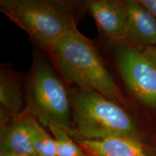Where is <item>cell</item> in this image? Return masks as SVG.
Segmentation results:
<instances>
[{
    "label": "cell",
    "mask_w": 156,
    "mask_h": 156,
    "mask_svg": "<svg viewBox=\"0 0 156 156\" xmlns=\"http://www.w3.org/2000/svg\"><path fill=\"white\" fill-rule=\"evenodd\" d=\"M48 54L69 83L94 90L120 105L126 104L95 45L77 26L58 39Z\"/></svg>",
    "instance_id": "obj_1"
},
{
    "label": "cell",
    "mask_w": 156,
    "mask_h": 156,
    "mask_svg": "<svg viewBox=\"0 0 156 156\" xmlns=\"http://www.w3.org/2000/svg\"><path fill=\"white\" fill-rule=\"evenodd\" d=\"M69 94L73 121L69 134L77 140L111 137L138 140L139 127L120 104L85 87L72 89Z\"/></svg>",
    "instance_id": "obj_2"
},
{
    "label": "cell",
    "mask_w": 156,
    "mask_h": 156,
    "mask_svg": "<svg viewBox=\"0 0 156 156\" xmlns=\"http://www.w3.org/2000/svg\"><path fill=\"white\" fill-rule=\"evenodd\" d=\"M0 11L48 53L58 39L76 26L73 5L67 1L1 0Z\"/></svg>",
    "instance_id": "obj_3"
},
{
    "label": "cell",
    "mask_w": 156,
    "mask_h": 156,
    "mask_svg": "<svg viewBox=\"0 0 156 156\" xmlns=\"http://www.w3.org/2000/svg\"><path fill=\"white\" fill-rule=\"evenodd\" d=\"M25 100L23 112L47 127L51 124L70 134L73 121L69 93L53 69L38 58L34 61Z\"/></svg>",
    "instance_id": "obj_4"
},
{
    "label": "cell",
    "mask_w": 156,
    "mask_h": 156,
    "mask_svg": "<svg viewBox=\"0 0 156 156\" xmlns=\"http://www.w3.org/2000/svg\"><path fill=\"white\" fill-rule=\"evenodd\" d=\"M121 75L134 95L146 106L156 108V67L136 48L121 46L116 53Z\"/></svg>",
    "instance_id": "obj_5"
},
{
    "label": "cell",
    "mask_w": 156,
    "mask_h": 156,
    "mask_svg": "<svg viewBox=\"0 0 156 156\" xmlns=\"http://www.w3.org/2000/svg\"><path fill=\"white\" fill-rule=\"evenodd\" d=\"M83 5L94 19L103 36L114 42H121L127 38L125 2L88 0Z\"/></svg>",
    "instance_id": "obj_6"
},
{
    "label": "cell",
    "mask_w": 156,
    "mask_h": 156,
    "mask_svg": "<svg viewBox=\"0 0 156 156\" xmlns=\"http://www.w3.org/2000/svg\"><path fill=\"white\" fill-rule=\"evenodd\" d=\"M127 38L146 47L156 46V17L140 1H125Z\"/></svg>",
    "instance_id": "obj_7"
},
{
    "label": "cell",
    "mask_w": 156,
    "mask_h": 156,
    "mask_svg": "<svg viewBox=\"0 0 156 156\" xmlns=\"http://www.w3.org/2000/svg\"><path fill=\"white\" fill-rule=\"evenodd\" d=\"M0 153L36 155L33 146L28 114L25 112L1 126Z\"/></svg>",
    "instance_id": "obj_8"
},
{
    "label": "cell",
    "mask_w": 156,
    "mask_h": 156,
    "mask_svg": "<svg viewBox=\"0 0 156 156\" xmlns=\"http://www.w3.org/2000/svg\"><path fill=\"white\" fill-rule=\"evenodd\" d=\"M23 95L20 80L10 68L2 67L0 73L1 126L23 112Z\"/></svg>",
    "instance_id": "obj_9"
},
{
    "label": "cell",
    "mask_w": 156,
    "mask_h": 156,
    "mask_svg": "<svg viewBox=\"0 0 156 156\" xmlns=\"http://www.w3.org/2000/svg\"><path fill=\"white\" fill-rule=\"evenodd\" d=\"M89 156H146L139 140L111 137L99 140H77Z\"/></svg>",
    "instance_id": "obj_10"
},
{
    "label": "cell",
    "mask_w": 156,
    "mask_h": 156,
    "mask_svg": "<svg viewBox=\"0 0 156 156\" xmlns=\"http://www.w3.org/2000/svg\"><path fill=\"white\" fill-rule=\"evenodd\" d=\"M28 114L31 137L35 153L37 156H56V142L53 136H51L38 124L35 117Z\"/></svg>",
    "instance_id": "obj_11"
},
{
    "label": "cell",
    "mask_w": 156,
    "mask_h": 156,
    "mask_svg": "<svg viewBox=\"0 0 156 156\" xmlns=\"http://www.w3.org/2000/svg\"><path fill=\"white\" fill-rule=\"evenodd\" d=\"M48 128L55 140L56 156H89L67 131L51 124Z\"/></svg>",
    "instance_id": "obj_12"
},
{
    "label": "cell",
    "mask_w": 156,
    "mask_h": 156,
    "mask_svg": "<svg viewBox=\"0 0 156 156\" xmlns=\"http://www.w3.org/2000/svg\"><path fill=\"white\" fill-rule=\"evenodd\" d=\"M142 53L156 67V46L146 47L142 51Z\"/></svg>",
    "instance_id": "obj_13"
},
{
    "label": "cell",
    "mask_w": 156,
    "mask_h": 156,
    "mask_svg": "<svg viewBox=\"0 0 156 156\" xmlns=\"http://www.w3.org/2000/svg\"><path fill=\"white\" fill-rule=\"evenodd\" d=\"M140 2L145 6L153 15L156 17V0H140Z\"/></svg>",
    "instance_id": "obj_14"
},
{
    "label": "cell",
    "mask_w": 156,
    "mask_h": 156,
    "mask_svg": "<svg viewBox=\"0 0 156 156\" xmlns=\"http://www.w3.org/2000/svg\"><path fill=\"white\" fill-rule=\"evenodd\" d=\"M0 156H37V155H17V154L0 153Z\"/></svg>",
    "instance_id": "obj_15"
}]
</instances>
